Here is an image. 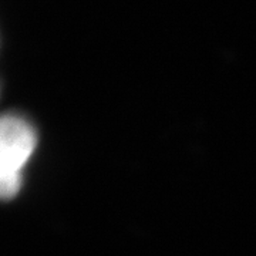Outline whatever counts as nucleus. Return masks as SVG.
<instances>
[{"instance_id": "nucleus-1", "label": "nucleus", "mask_w": 256, "mask_h": 256, "mask_svg": "<svg viewBox=\"0 0 256 256\" xmlns=\"http://www.w3.org/2000/svg\"><path fill=\"white\" fill-rule=\"evenodd\" d=\"M36 148V132L28 121L8 114L0 127V190L6 200L14 198L22 186V171Z\"/></svg>"}]
</instances>
